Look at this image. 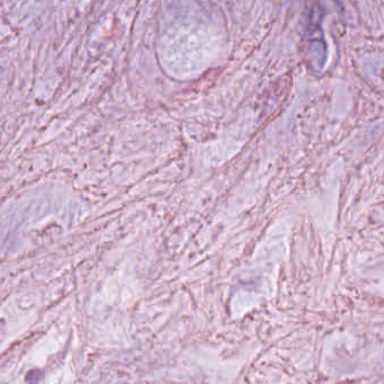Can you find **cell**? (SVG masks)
<instances>
[{"label": "cell", "mask_w": 384, "mask_h": 384, "mask_svg": "<svg viewBox=\"0 0 384 384\" xmlns=\"http://www.w3.org/2000/svg\"><path fill=\"white\" fill-rule=\"evenodd\" d=\"M324 16V9L320 5H314V6L309 10V18H308V41L310 44L311 56L313 67L317 70L321 69L326 65L327 61V45L324 41V35L322 31V22Z\"/></svg>", "instance_id": "obj_1"}]
</instances>
